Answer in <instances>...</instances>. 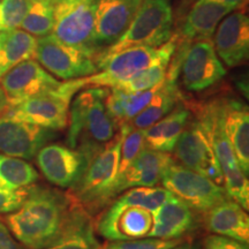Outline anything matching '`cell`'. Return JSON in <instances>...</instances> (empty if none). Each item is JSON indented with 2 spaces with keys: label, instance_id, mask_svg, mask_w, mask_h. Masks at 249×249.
I'll list each match as a JSON object with an SVG mask.
<instances>
[{
  "label": "cell",
  "instance_id": "obj_1",
  "mask_svg": "<svg viewBox=\"0 0 249 249\" xmlns=\"http://www.w3.org/2000/svg\"><path fill=\"white\" fill-rule=\"evenodd\" d=\"M76 201L70 193L30 187L21 207L6 217V225L27 249H45L59 238Z\"/></svg>",
  "mask_w": 249,
  "mask_h": 249
},
{
  "label": "cell",
  "instance_id": "obj_2",
  "mask_svg": "<svg viewBox=\"0 0 249 249\" xmlns=\"http://www.w3.org/2000/svg\"><path fill=\"white\" fill-rule=\"evenodd\" d=\"M107 88L91 87L79 93L70 107L68 147L85 152L89 158L116 136L119 127L105 107Z\"/></svg>",
  "mask_w": 249,
  "mask_h": 249
},
{
  "label": "cell",
  "instance_id": "obj_3",
  "mask_svg": "<svg viewBox=\"0 0 249 249\" xmlns=\"http://www.w3.org/2000/svg\"><path fill=\"white\" fill-rule=\"evenodd\" d=\"M127 127L128 123L121 124L116 136L90 158L85 173L71 188V197L90 214L116 198L120 149Z\"/></svg>",
  "mask_w": 249,
  "mask_h": 249
},
{
  "label": "cell",
  "instance_id": "obj_4",
  "mask_svg": "<svg viewBox=\"0 0 249 249\" xmlns=\"http://www.w3.org/2000/svg\"><path fill=\"white\" fill-rule=\"evenodd\" d=\"M173 11L170 0H143L127 30L116 43L103 50L96 58L101 64L117 52L129 48H160L172 37Z\"/></svg>",
  "mask_w": 249,
  "mask_h": 249
},
{
  "label": "cell",
  "instance_id": "obj_5",
  "mask_svg": "<svg viewBox=\"0 0 249 249\" xmlns=\"http://www.w3.org/2000/svg\"><path fill=\"white\" fill-rule=\"evenodd\" d=\"M170 67L179 71L182 86L193 92L210 88L226 75V68L216 54L211 38L193 42L178 39Z\"/></svg>",
  "mask_w": 249,
  "mask_h": 249
},
{
  "label": "cell",
  "instance_id": "obj_6",
  "mask_svg": "<svg viewBox=\"0 0 249 249\" xmlns=\"http://www.w3.org/2000/svg\"><path fill=\"white\" fill-rule=\"evenodd\" d=\"M77 91L73 81L68 80L57 89L12 105L4 113L43 128L61 130L67 127L71 97Z\"/></svg>",
  "mask_w": 249,
  "mask_h": 249
},
{
  "label": "cell",
  "instance_id": "obj_7",
  "mask_svg": "<svg viewBox=\"0 0 249 249\" xmlns=\"http://www.w3.org/2000/svg\"><path fill=\"white\" fill-rule=\"evenodd\" d=\"M166 43L160 48L138 46L117 52L101 62L95 74L73 80V83L79 91L87 87L117 88L121 83L132 79L134 75L154 64L165 52Z\"/></svg>",
  "mask_w": 249,
  "mask_h": 249
},
{
  "label": "cell",
  "instance_id": "obj_8",
  "mask_svg": "<svg viewBox=\"0 0 249 249\" xmlns=\"http://www.w3.org/2000/svg\"><path fill=\"white\" fill-rule=\"evenodd\" d=\"M96 0H55L51 35L59 42L97 58L95 37Z\"/></svg>",
  "mask_w": 249,
  "mask_h": 249
},
{
  "label": "cell",
  "instance_id": "obj_9",
  "mask_svg": "<svg viewBox=\"0 0 249 249\" xmlns=\"http://www.w3.org/2000/svg\"><path fill=\"white\" fill-rule=\"evenodd\" d=\"M160 182L165 189L195 213H205L211 208L230 198L223 186L176 161L167 167Z\"/></svg>",
  "mask_w": 249,
  "mask_h": 249
},
{
  "label": "cell",
  "instance_id": "obj_10",
  "mask_svg": "<svg viewBox=\"0 0 249 249\" xmlns=\"http://www.w3.org/2000/svg\"><path fill=\"white\" fill-rule=\"evenodd\" d=\"M34 58L45 71L66 81L92 75L98 71L95 55L64 44L51 34L37 38Z\"/></svg>",
  "mask_w": 249,
  "mask_h": 249
},
{
  "label": "cell",
  "instance_id": "obj_11",
  "mask_svg": "<svg viewBox=\"0 0 249 249\" xmlns=\"http://www.w3.org/2000/svg\"><path fill=\"white\" fill-rule=\"evenodd\" d=\"M152 225L154 216L151 211L124 203L118 197L93 222L96 233L107 241L148 238Z\"/></svg>",
  "mask_w": 249,
  "mask_h": 249
},
{
  "label": "cell",
  "instance_id": "obj_12",
  "mask_svg": "<svg viewBox=\"0 0 249 249\" xmlns=\"http://www.w3.org/2000/svg\"><path fill=\"white\" fill-rule=\"evenodd\" d=\"M181 166L223 186V173L214 152L197 120L187 124L173 149Z\"/></svg>",
  "mask_w": 249,
  "mask_h": 249
},
{
  "label": "cell",
  "instance_id": "obj_13",
  "mask_svg": "<svg viewBox=\"0 0 249 249\" xmlns=\"http://www.w3.org/2000/svg\"><path fill=\"white\" fill-rule=\"evenodd\" d=\"M89 160L85 152L59 143L44 145L36 155L43 176L60 188H73L85 173Z\"/></svg>",
  "mask_w": 249,
  "mask_h": 249
},
{
  "label": "cell",
  "instance_id": "obj_14",
  "mask_svg": "<svg viewBox=\"0 0 249 249\" xmlns=\"http://www.w3.org/2000/svg\"><path fill=\"white\" fill-rule=\"evenodd\" d=\"M59 86L60 82L34 59L21 62L0 77V91L8 107Z\"/></svg>",
  "mask_w": 249,
  "mask_h": 249
},
{
  "label": "cell",
  "instance_id": "obj_15",
  "mask_svg": "<svg viewBox=\"0 0 249 249\" xmlns=\"http://www.w3.org/2000/svg\"><path fill=\"white\" fill-rule=\"evenodd\" d=\"M54 133L8 114L0 116V154L21 160H33L51 141Z\"/></svg>",
  "mask_w": 249,
  "mask_h": 249
},
{
  "label": "cell",
  "instance_id": "obj_16",
  "mask_svg": "<svg viewBox=\"0 0 249 249\" xmlns=\"http://www.w3.org/2000/svg\"><path fill=\"white\" fill-rule=\"evenodd\" d=\"M142 2L143 0H96L93 42L98 54L120 38Z\"/></svg>",
  "mask_w": 249,
  "mask_h": 249
},
{
  "label": "cell",
  "instance_id": "obj_17",
  "mask_svg": "<svg viewBox=\"0 0 249 249\" xmlns=\"http://www.w3.org/2000/svg\"><path fill=\"white\" fill-rule=\"evenodd\" d=\"M213 40L214 51L227 67H236L249 53V18L244 11L230 13L218 24Z\"/></svg>",
  "mask_w": 249,
  "mask_h": 249
},
{
  "label": "cell",
  "instance_id": "obj_18",
  "mask_svg": "<svg viewBox=\"0 0 249 249\" xmlns=\"http://www.w3.org/2000/svg\"><path fill=\"white\" fill-rule=\"evenodd\" d=\"M174 163L170 152L144 148L136 160L118 177L116 195L135 187H155L161 181L167 167Z\"/></svg>",
  "mask_w": 249,
  "mask_h": 249
},
{
  "label": "cell",
  "instance_id": "obj_19",
  "mask_svg": "<svg viewBox=\"0 0 249 249\" xmlns=\"http://www.w3.org/2000/svg\"><path fill=\"white\" fill-rule=\"evenodd\" d=\"M220 123L241 170L249 171V112L247 105L235 99L218 101Z\"/></svg>",
  "mask_w": 249,
  "mask_h": 249
},
{
  "label": "cell",
  "instance_id": "obj_20",
  "mask_svg": "<svg viewBox=\"0 0 249 249\" xmlns=\"http://www.w3.org/2000/svg\"><path fill=\"white\" fill-rule=\"evenodd\" d=\"M154 225L148 238L172 240L182 239L197 226L195 211L176 196H171L152 213Z\"/></svg>",
  "mask_w": 249,
  "mask_h": 249
},
{
  "label": "cell",
  "instance_id": "obj_21",
  "mask_svg": "<svg viewBox=\"0 0 249 249\" xmlns=\"http://www.w3.org/2000/svg\"><path fill=\"white\" fill-rule=\"evenodd\" d=\"M232 11L229 6L213 0H194L177 36L183 42L211 38L220 21Z\"/></svg>",
  "mask_w": 249,
  "mask_h": 249
},
{
  "label": "cell",
  "instance_id": "obj_22",
  "mask_svg": "<svg viewBox=\"0 0 249 249\" xmlns=\"http://www.w3.org/2000/svg\"><path fill=\"white\" fill-rule=\"evenodd\" d=\"M203 214V222L208 231L248 245L249 217L244 208L236 202L227 198Z\"/></svg>",
  "mask_w": 249,
  "mask_h": 249
},
{
  "label": "cell",
  "instance_id": "obj_23",
  "mask_svg": "<svg viewBox=\"0 0 249 249\" xmlns=\"http://www.w3.org/2000/svg\"><path fill=\"white\" fill-rule=\"evenodd\" d=\"M189 108L179 103L166 117L143 130L145 148L161 152H172L180 135L189 123Z\"/></svg>",
  "mask_w": 249,
  "mask_h": 249
},
{
  "label": "cell",
  "instance_id": "obj_24",
  "mask_svg": "<svg viewBox=\"0 0 249 249\" xmlns=\"http://www.w3.org/2000/svg\"><path fill=\"white\" fill-rule=\"evenodd\" d=\"M91 216L76 202L64 231L45 249H99Z\"/></svg>",
  "mask_w": 249,
  "mask_h": 249
},
{
  "label": "cell",
  "instance_id": "obj_25",
  "mask_svg": "<svg viewBox=\"0 0 249 249\" xmlns=\"http://www.w3.org/2000/svg\"><path fill=\"white\" fill-rule=\"evenodd\" d=\"M180 97L181 93L178 89L177 79L166 75V79L161 83L150 103L143 108L141 113L128 123L129 126L135 129H147L151 124L166 117L179 104Z\"/></svg>",
  "mask_w": 249,
  "mask_h": 249
},
{
  "label": "cell",
  "instance_id": "obj_26",
  "mask_svg": "<svg viewBox=\"0 0 249 249\" xmlns=\"http://www.w3.org/2000/svg\"><path fill=\"white\" fill-rule=\"evenodd\" d=\"M160 85L138 92H126L116 88L108 89V93L105 98V107L118 127L130 123L138 114L141 113L160 89Z\"/></svg>",
  "mask_w": 249,
  "mask_h": 249
},
{
  "label": "cell",
  "instance_id": "obj_27",
  "mask_svg": "<svg viewBox=\"0 0 249 249\" xmlns=\"http://www.w3.org/2000/svg\"><path fill=\"white\" fill-rule=\"evenodd\" d=\"M37 38L23 30L0 31V77L9 70L35 57Z\"/></svg>",
  "mask_w": 249,
  "mask_h": 249
},
{
  "label": "cell",
  "instance_id": "obj_28",
  "mask_svg": "<svg viewBox=\"0 0 249 249\" xmlns=\"http://www.w3.org/2000/svg\"><path fill=\"white\" fill-rule=\"evenodd\" d=\"M178 36L173 35L166 43V49H165L164 53L154 64L134 75L132 79L121 83L116 89H120L126 92H138L149 90L163 83L166 79L171 59H172L177 45H178Z\"/></svg>",
  "mask_w": 249,
  "mask_h": 249
},
{
  "label": "cell",
  "instance_id": "obj_29",
  "mask_svg": "<svg viewBox=\"0 0 249 249\" xmlns=\"http://www.w3.org/2000/svg\"><path fill=\"white\" fill-rule=\"evenodd\" d=\"M39 174L24 160L0 154V187L8 191H24L35 185Z\"/></svg>",
  "mask_w": 249,
  "mask_h": 249
},
{
  "label": "cell",
  "instance_id": "obj_30",
  "mask_svg": "<svg viewBox=\"0 0 249 249\" xmlns=\"http://www.w3.org/2000/svg\"><path fill=\"white\" fill-rule=\"evenodd\" d=\"M55 0H29L21 28L33 36L44 37L52 33L54 24Z\"/></svg>",
  "mask_w": 249,
  "mask_h": 249
},
{
  "label": "cell",
  "instance_id": "obj_31",
  "mask_svg": "<svg viewBox=\"0 0 249 249\" xmlns=\"http://www.w3.org/2000/svg\"><path fill=\"white\" fill-rule=\"evenodd\" d=\"M144 148L145 142L143 130L132 128L128 124L126 134H124V136L123 143H121L118 177L124 172V170L136 160V157L141 154Z\"/></svg>",
  "mask_w": 249,
  "mask_h": 249
},
{
  "label": "cell",
  "instance_id": "obj_32",
  "mask_svg": "<svg viewBox=\"0 0 249 249\" xmlns=\"http://www.w3.org/2000/svg\"><path fill=\"white\" fill-rule=\"evenodd\" d=\"M29 0L0 1V31L18 29L26 17Z\"/></svg>",
  "mask_w": 249,
  "mask_h": 249
},
{
  "label": "cell",
  "instance_id": "obj_33",
  "mask_svg": "<svg viewBox=\"0 0 249 249\" xmlns=\"http://www.w3.org/2000/svg\"><path fill=\"white\" fill-rule=\"evenodd\" d=\"M182 239L163 240L156 238H143L139 240L107 241L99 249H171L181 244Z\"/></svg>",
  "mask_w": 249,
  "mask_h": 249
},
{
  "label": "cell",
  "instance_id": "obj_34",
  "mask_svg": "<svg viewBox=\"0 0 249 249\" xmlns=\"http://www.w3.org/2000/svg\"><path fill=\"white\" fill-rule=\"evenodd\" d=\"M29 188L24 191H8L0 187V214L13 213L26 200Z\"/></svg>",
  "mask_w": 249,
  "mask_h": 249
},
{
  "label": "cell",
  "instance_id": "obj_35",
  "mask_svg": "<svg viewBox=\"0 0 249 249\" xmlns=\"http://www.w3.org/2000/svg\"><path fill=\"white\" fill-rule=\"evenodd\" d=\"M203 249H248V245L226 236L211 234L204 238Z\"/></svg>",
  "mask_w": 249,
  "mask_h": 249
},
{
  "label": "cell",
  "instance_id": "obj_36",
  "mask_svg": "<svg viewBox=\"0 0 249 249\" xmlns=\"http://www.w3.org/2000/svg\"><path fill=\"white\" fill-rule=\"evenodd\" d=\"M0 249H27L12 234L2 219H0Z\"/></svg>",
  "mask_w": 249,
  "mask_h": 249
},
{
  "label": "cell",
  "instance_id": "obj_37",
  "mask_svg": "<svg viewBox=\"0 0 249 249\" xmlns=\"http://www.w3.org/2000/svg\"><path fill=\"white\" fill-rule=\"evenodd\" d=\"M213 1L219 2V4H223L225 6H229V7H231L233 11H234L235 8L241 7V6L245 4L246 0H213Z\"/></svg>",
  "mask_w": 249,
  "mask_h": 249
},
{
  "label": "cell",
  "instance_id": "obj_38",
  "mask_svg": "<svg viewBox=\"0 0 249 249\" xmlns=\"http://www.w3.org/2000/svg\"><path fill=\"white\" fill-rule=\"evenodd\" d=\"M171 249H201L200 246L197 244H194V242H181V244L177 245L176 247Z\"/></svg>",
  "mask_w": 249,
  "mask_h": 249
},
{
  "label": "cell",
  "instance_id": "obj_39",
  "mask_svg": "<svg viewBox=\"0 0 249 249\" xmlns=\"http://www.w3.org/2000/svg\"><path fill=\"white\" fill-rule=\"evenodd\" d=\"M7 107H8L7 102H6V99L4 97V95L1 93V91H0V116L7 110Z\"/></svg>",
  "mask_w": 249,
  "mask_h": 249
}]
</instances>
